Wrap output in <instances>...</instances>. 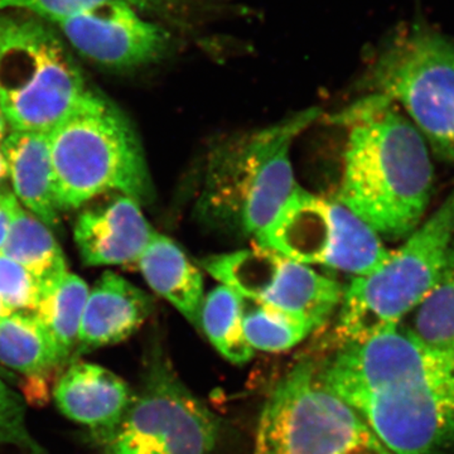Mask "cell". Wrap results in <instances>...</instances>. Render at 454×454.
I'll use <instances>...</instances> for the list:
<instances>
[{"mask_svg":"<svg viewBox=\"0 0 454 454\" xmlns=\"http://www.w3.org/2000/svg\"><path fill=\"white\" fill-rule=\"evenodd\" d=\"M339 119L349 128L339 201L379 236L408 238L432 196L428 143L384 95L369 92Z\"/></svg>","mask_w":454,"mask_h":454,"instance_id":"cell-1","label":"cell"},{"mask_svg":"<svg viewBox=\"0 0 454 454\" xmlns=\"http://www.w3.org/2000/svg\"><path fill=\"white\" fill-rule=\"evenodd\" d=\"M321 373L390 453L439 454L454 447V372L413 380L354 352H337Z\"/></svg>","mask_w":454,"mask_h":454,"instance_id":"cell-2","label":"cell"},{"mask_svg":"<svg viewBox=\"0 0 454 454\" xmlns=\"http://www.w3.org/2000/svg\"><path fill=\"white\" fill-rule=\"evenodd\" d=\"M49 138L59 211L76 210L106 192H121L140 205L153 200L138 134L100 92L92 91Z\"/></svg>","mask_w":454,"mask_h":454,"instance_id":"cell-3","label":"cell"},{"mask_svg":"<svg viewBox=\"0 0 454 454\" xmlns=\"http://www.w3.org/2000/svg\"><path fill=\"white\" fill-rule=\"evenodd\" d=\"M92 91L55 27L0 12V109L11 130L50 134Z\"/></svg>","mask_w":454,"mask_h":454,"instance_id":"cell-4","label":"cell"},{"mask_svg":"<svg viewBox=\"0 0 454 454\" xmlns=\"http://www.w3.org/2000/svg\"><path fill=\"white\" fill-rule=\"evenodd\" d=\"M367 91L403 107L429 148L454 162V41L426 22L391 33L370 59Z\"/></svg>","mask_w":454,"mask_h":454,"instance_id":"cell-5","label":"cell"},{"mask_svg":"<svg viewBox=\"0 0 454 454\" xmlns=\"http://www.w3.org/2000/svg\"><path fill=\"white\" fill-rule=\"evenodd\" d=\"M453 240L454 187L381 267L355 277L343 289L337 325L340 345L399 325L434 286Z\"/></svg>","mask_w":454,"mask_h":454,"instance_id":"cell-6","label":"cell"},{"mask_svg":"<svg viewBox=\"0 0 454 454\" xmlns=\"http://www.w3.org/2000/svg\"><path fill=\"white\" fill-rule=\"evenodd\" d=\"M256 454H390L360 415L325 385L321 364L293 367L269 397Z\"/></svg>","mask_w":454,"mask_h":454,"instance_id":"cell-7","label":"cell"},{"mask_svg":"<svg viewBox=\"0 0 454 454\" xmlns=\"http://www.w3.org/2000/svg\"><path fill=\"white\" fill-rule=\"evenodd\" d=\"M256 240L259 247L295 262L356 277L376 270L391 254L380 236L345 205L312 195L300 186Z\"/></svg>","mask_w":454,"mask_h":454,"instance_id":"cell-8","label":"cell"},{"mask_svg":"<svg viewBox=\"0 0 454 454\" xmlns=\"http://www.w3.org/2000/svg\"><path fill=\"white\" fill-rule=\"evenodd\" d=\"M219 434V419L158 358L121 423L100 443L106 454H210Z\"/></svg>","mask_w":454,"mask_h":454,"instance_id":"cell-9","label":"cell"},{"mask_svg":"<svg viewBox=\"0 0 454 454\" xmlns=\"http://www.w3.org/2000/svg\"><path fill=\"white\" fill-rule=\"evenodd\" d=\"M317 107L256 131L235 146L223 169V192L232 195L245 234L258 239L268 229L298 184L291 162L293 142L318 118Z\"/></svg>","mask_w":454,"mask_h":454,"instance_id":"cell-10","label":"cell"},{"mask_svg":"<svg viewBox=\"0 0 454 454\" xmlns=\"http://www.w3.org/2000/svg\"><path fill=\"white\" fill-rule=\"evenodd\" d=\"M202 267L241 298L286 310L315 328L322 327L342 301L339 282L267 247L208 256Z\"/></svg>","mask_w":454,"mask_h":454,"instance_id":"cell-11","label":"cell"},{"mask_svg":"<svg viewBox=\"0 0 454 454\" xmlns=\"http://www.w3.org/2000/svg\"><path fill=\"white\" fill-rule=\"evenodd\" d=\"M51 25L83 59L121 73L160 61L172 50L168 29L121 0L98 3Z\"/></svg>","mask_w":454,"mask_h":454,"instance_id":"cell-12","label":"cell"},{"mask_svg":"<svg viewBox=\"0 0 454 454\" xmlns=\"http://www.w3.org/2000/svg\"><path fill=\"white\" fill-rule=\"evenodd\" d=\"M154 235L140 203L124 195L83 211L74 230L80 255L89 267L137 265Z\"/></svg>","mask_w":454,"mask_h":454,"instance_id":"cell-13","label":"cell"},{"mask_svg":"<svg viewBox=\"0 0 454 454\" xmlns=\"http://www.w3.org/2000/svg\"><path fill=\"white\" fill-rule=\"evenodd\" d=\"M129 385L110 370L74 361L53 389L57 408L74 423L91 430L98 442L112 434L129 408Z\"/></svg>","mask_w":454,"mask_h":454,"instance_id":"cell-14","label":"cell"},{"mask_svg":"<svg viewBox=\"0 0 454 454\" xmlns=\"http://www.w3.org/2000/svg\"><path fill=\"white\" fill-rule=\"evenodd\" d=\"M152 306L145 292L106 271L89 292L74 357L129 339L151 315Z\"/></svg>","mask_w":454,"mask_h":454,"instance_id":"cell-15","label":"cell"},{"mask_svg":"<svg viewBox=\"0 0 454 454\" xmlns=\"http://www.w3.org/2000/svg\"><path fill=\"white\" fill-rule=\"evenodd\" d=\"M14 196L49 227L59 223L55 172L47 133L11 130L0 143Z\"/></svg>","mask_w":454,"mask_h":454,"instance_id":"cell-16","label":"cell"},{"mask_svg":"<svg viewBox=\"0 0 454 454\" xmlns=\"http://www.w3.org/2000/svg\"><path fill=\"white\" fill-rule=\"evenodd\" d=\"M137 265L157 294L172 304L191 325H200L205 298L202 274L172 239L155 232Z\"/></svg>","mask_w":454,"mask_h":454,"instance_id":"cell-17","label":"cell"},{"mask_svg":"<svg viewBox=\"0 0 454 454\" xmlns=\"http://www.w3.org/2000/svg\"><path fill=\"white\" fill-rule=\"evenodd\" d=\"M70 361L33 313L13 312L0 319V364L43 380Z\"/></svg>","mask_w":454,"mask_h":454,"instance_id":"cell-18","label":"cell"},{"mask_svg":"<svg viewBox=\"0 0 454 454\" xmlns=\"http://www.w3.org/2000/svg\"><path fill=\"white\" fill-rule=\"evenodd\" d=\"M2 254L26 268L41 288L68 271L64 252L51 227L20 202L14 206L13 220Z\"/></svg>","mask_w":454,"mask_h":454,"instance_id":"cell-19","label":"cell"},{"mask_svg":"<svg viewBox=\"0 0 454 454\" xmlns=\"http://www.w3.org/2000/svg\"><path fill=\"white\" fill-rule=\"evenodd\" d=\"M89 292L85 280L66 271L52 283L42 286L40 301L33 313L68 358L77 346Z\"/></svg>","mask_w":454,"mask_h":454,"instance_id":"cell-20","label":"cell"},{"mask_svg":"<svg viewBox=\"0 0 454 454\" xmlns=\"http://www.w3.org/2000/svg\"><path fill=\"white\" fill-rule=\"evenodd\" d=\"M200 325L227 361L244 365L252 360L255 351L244 333L243 301L231 288L221 284L203 298Z\"/></svg>","mask_w":454,"mask_h":454,"instance_id":"cell-21","label":"cell"},{"mask_svg":"<svg viewBox=\"0 0 454 454\" xmlns=\"http://www.w3.org/2000/svg\"><path fill=\"white\" fill-rule=\"evenodd\" d=\"M241 301L244 333L254 351H286L316 330L307 319L277 307L245 298Z\"/></svg>","mask_w":454,"mask_h":454,"instance_id":"cell-22","label":"cell"},{"mask_svg":"<svg viewBox=\"0 0 454 454\" xmlns=\"http://www.w3.org/2000/svg\"><path fill=\"white\" fill-rule=\"evenodd\" d=\"M411 333L429 345L454 348V247L434 286L413 310Z\"/></svg>","mask_w":454,"mask_h":454,"instance_id":"cell-23","label":"cell"},{"mask_svg":"<svg viewBox=\"0 0 454 454\" xmlns=\"http://www.w3.org/2000/svg\"><path fill=\"white\" fill-rule=\"evenodd\" d=\"M107 0H0V12H23L53 23ZM143 14L173 13L179 0H121Z\"/></svg>","mask_w":454,"mask_h":454,"instance_id":"cell-24","label":"cell"},{"mask_svg":"<svg viewBox=\"0 0 454 454\" xmlns=\"http://www.w3.org/2000/svg\"><path fill=\"white\" fill-rule=\"evenodd\" d=\"M40 295L38 280L13 259L0 254V301L12 312L35 313Z\"/></svg>","mask_w":454,"mask_h":454,"instance_id":"cell-25","label":"cell"},{"mask_svg":"<svg viewBox=\"0 0 454 454\" xmlns=\"http://www.w3.org/2000/svg\"><path fill=\"white\" fill-rule=\"evenodd\" d=\"M0 443L13 444L42 454V448L27 428L26 406L22 397L0 379Z\"/></svg>","mask_w":454,"mask_h":454,"instance_id":"cell-26","label":"cell"},{"mask_svg":"<svg viewBox=\"0 0 454 454\" xmlns=\"http://www.w3.org/2000/svg\"><path fill=\"white\" fill-rule=\"evenodd\" d=\"M17 202L14 193L0 192V254L4 249L5 241L8 239L12 220H13L14 206Z\"/></svg>","mask_w":454,"mask_h":454,"instance_id":"cell-27","label":"cell"},{"mask_svg":"<svg viewBox=\"0 0 454 454\" xmlns=\"http://www.w3.org/2000/svg\"><path fill=\"white\" fill-rule=\"evenodd\" d=\"M9 178L8 175V164L5 160L4 154H3L2 148H0V187H2L3 182ZM2 192V191H0Z\"/></svg>","mask_w":454,"mask_h":454,"instance_id":"cell-28","label":"cell"},{"mask_svg":"<svg viewBox=\"0 0 454 454\" xmlns=\"http://www.w3.org/2000/svg\"><path fill=\"white\" fill-rule=\"evenodd\" d=\"M9 131H11V128H9L7 119H5L3 110L0 109V143L7 137Z\"/></svg>","mask_w":454,"mask_h":454,"instance_id":"cell-29","label":"cell"},{"mask_svg":"<svg viewBox=\"0 0 454 454\" xmlns=\"http://www.w3.org/2000/svg\"><path fill=\"white\" fill-rule=\"evenodd\" d=\"M11 313L13 312H12V310L9 309L2 301H0V319L4 318V317H7L8 315H11Z\"/></svg>","mask_w":454,"mask_h":454,"instance_id":"cell-30","label":"cell"}]
</instances>
